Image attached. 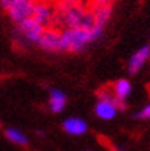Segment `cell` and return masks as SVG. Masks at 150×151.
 I'll use <instances>...</instances> for the list:
<instances>
[{
    "label": "cell",
    "instance_id": "5b68a950",
    "mask_svg": "<svg viewBox=\"0 0 150 151\" xmlns=\"http://www.w3.org/2000/svg\"><path fill=\"white\" fill-rule=\"evenodd\" d=\"M19 31L22 32V35L26 40L37 43L40 34L43 31V26H40L38 23H35L32 19H28V20H23V22L19 23Z\"/></svg>",
    "mask_w": 150,
    "mask_h": 151
},
{
    "label": "cell",
    "instance_id": "8992f818",
    "mask_svg": "<svg viewBox=\"0 0 150 151\" xmlns=\"http://www.w3.org/2000/svg\"><path fill=\"white\" fill-rule=\"evenodd\" d=\"M149 54H150V49L149 46H144L141 50H138L136 54L132 57L130 60V64H129V72L130 73H136L138 70L141 69V66H143L146 63V60L149 58Z\"/></svg>",
    "mask_w": 150,
    "mask_h": 151
},
{
    "label": "cell",
    "instance_id": "8fae6325",
    "mask_svg": "<svg viewBox=\"0 0 150 151\" xmlns=\"http://www.w3.org/2000/svg\"><path fill=\"white\" fill-rule=\"evenodd\" d=\"M6 137L9 139L11 142H14V144H19V145H26V144H28V139H26V136L22 134V133H20L19 130H15V128L6 130Z\"/></svg>",
    "mask_w": 150,
    "mask_h": 151
},
{
    "label": "cell",
    "instance_id": "7a4b0ae2",
    "mask_svg": "<svg viewBox=\"0 0 150 151\" xmlns=\"http://www.w3.org/2000/svg\"><path fill=\"white\" fill-rule=\"evenodd\" d=\"M101 34V29H77V28H66L61 31L64 43V50L69 52H80L89 41L96 38Z\"/></svg>",
    "mask_w": 150,
    "mask_h": 151
},
{
    "label": "cell",
    "instance_id": "ba28073f",
    "mask_svg": "<svg viewBox=\"0 0 150 151\" xmlns=\"http://www.w3.org/2000/svg\"><path fill=\"white\" fill-rule=\"evenodd\" d=\"M112 93L115 95L117 99L124 101L130 93V83L127 81V79H120V81L113 83L112 84Z\"/></svg>",
    "mask_w": 150,
    "mask_h": 151
},
{
    "label": "cell",
    "instance_id": "277c9868",
    "mask_svg": "<svg viewBox=\"0 0 150 151\" xmlns=\"http://www.w3.org/2000/svg\"><path fill=\"white\" fill-rule=\"evenodd\" d=\"M34 8H35V0H19L11 8H8L6 12L9 14V17L15 23H20L23 20L31 19L34 14Z\"/></svg>",
    "mask_w": 150,
    "mask_h": 151
},
{
    "label": "cell",
    "instance_id": "4fadbf2b",
    "mask_svg": "<svg viewBox=\"0 0 150 151\" xmlns=\"http://www.w3.org/2000/svg\"><path fill=\"white\" fill-rule=\"evenodd\" d=\"M17 2H19V0H0V5L3 6V9H8V8H11Z\"/></svg>",
    "mask_w": 150,
    "mask_h": 151
},
{
    "label": "cell",
    "instance_id": "9c48e42d",
    "mask_svg": "<svg viewBox=\"0 0 150 151\" xmlns=\"http://www.w3.org/2000/svg\"><path fill=\"white\" fill-rule=\"evenodd\" d=\"M95 111H96V114H98L100 118H103V119H112L113 116H115V113H117V109L113 107L110 102L101 101V102L96 104Z\"/></svg>",
    "mask_w": 150,
    "mask_h": 151
},
{
    "label": "cell",
    "instance_id": "52a82bcc",
    "mask_svg": "<svg viewBox=\"0 0 150 151\" xmlns=\"http://www.w3.org/2000/svg\"><path fill=\"white\" fill-rule=\"evenodd\" d=\"M63 127L67 133H70V134H83V133L87 130V125L86 122L78 119V118H70V119H66Z\"/></svg>",
    "mask_w": 150,
    "mask_h": 151
},
{
    "label": "cell",
    "instance_id": "6da1fadb",
    "mask_svg": "<svg viewBox=\"0 0 150 151\" xmlns=\"http://www.w3.org/2000/svg\"><path fill=\"white\" fill-rule=\"evenodd\" d=\"M51 28L63 31L66 28L92 29L93 17L84 0H57Z\"/></svg>",
    "mask_w": 150,
    "mask_h": 151
},
{
    "label": "cell",
    "instance_id": "3957f363",
    "mask_svg": "<svg viewBox=\"0 0 150 151\" xmlns=\"http://www.w3.org/2000/svg\"><path fill=\"white\" fill-rule=\"evenodd\" d=\"M37 43L40 44V47H43L45 50H51V52L64 50V43H63L61 31L55 29V28H43Z\"/></svg>",
    "mask_w": 150,
    "mask_h": 151
},
{
    "label": "cell",
    "instance_id": "7c38bea8",
    "mask_svg": "<svg viewBox=\"0 0 150 151\" xmlns=\"http://www.w3.org/2000/svg\"><path fill=\"white\" fill-rule=\"evenodd\" d=\"M149 116H150V107L149 105L141 110V113L136 114V118H139V119H149Z\"/></svg>",
    "mask_w": 150,
    "mask_h": 151
},
{
    "label": "cell",
    "instance_id": "30bf717a",
    "mask_svg": "<svg viewBox=\"0 0 150 151\" xmlns=\"http://www.w3.org/2000/svg\"><path fill=\"white\" fill-rule=\"evenodd\" d=\"M51 109H52V111H55V113H58V111H61L64 109V104H66V98H64V95L61 93V92H57V90H52L51 92Z\"/></svg>",
    "mask_w": 150,
    "mask_h": 151
}]
</instances>
